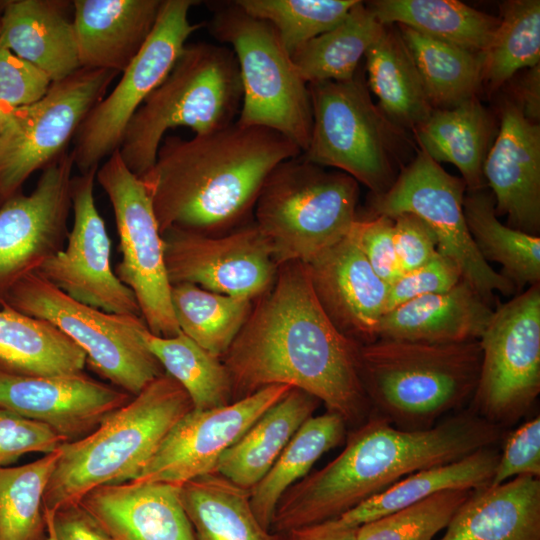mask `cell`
Segmentation results:
<instances>
[{
    "label": "cell",
    "instance_id": "ffe728a7",
    "mask_svg": "<svg viewBox=\"0 0 540 540\" xmlns=\"http://www.w3.org/2000/svg\"><path fill=\"white\" fill-rule=\"evenodd\" d=\"M132 397L84 372L23 376L0 371V409L49 426L65 442L93 432Z\"/></svg>",
    "mask_w": 540,
    "mask_h": 540
},
{
    "label": "cell",
    "instance_id": "484cf974",
    "mask_svg": "<svg viewBox=\"0 0 540 540\" xmlns=\"http://www.w3.org/2000/svg\"><path fill=\"white\" fill-rule=\"evenodd\" d=\"M70 7V1L6 0L0 43L52 82L68 77L81 68Z\"/></svg>",
    "mask_w": 540,
    "mask_h": 540
},
{
    "label": "cell",
    "instance_id": "1f68e13d",
    "mask_svg": "<svg viewBox=\"0 0 540 540\" xmlns=\"http://www.w3.org/2000/svg\"><path fill=\"white\" fill-rule=\"evenodd\" d=\"M368 85L392 125L415 129L433 107L414 60L398 31L385 28L364 56Z\"/></svg>",
    "mask_w": 540,
    "mask_h": 540
},
{
    "label": "cell",
    "instance_id": "9a60e30c",
    "mask_svg": "<svg viewBox=\"0 0 540 540\" xmlns=\"http://www.w3.org/2000/svg\"><path fill=\"white\" fill-rule=\"evenodd\" d=\"M194 0H162L155 26L145 44L122 72L107 97L86 115L70 152L81 172L99 166L119 148L124 131L145 99L166 78L190 35L202 24L191 23Z\"/></svg>",
    "mask_w": 540,
    "mask_h": 540
},
{
    "label": "cell",
    "instance_id": "d6986e66",
    "mask_svg": "<svg viewBox=\"0 0 540 540\" xmlns=\"http://www.w3.org/2000/svg\"><path fill=\"white\" fill-rule=\"evenodd\" d=\"M291 388L271 385L223 407L191 409L172 426L132 482H163L180 487L215 472L221 455Z\"/></svg>",
    "mask_w": 540,
    "mask_h": 540
},
{
    "label": "cell",
    "instance_id": "ee69618b",
    "mask_svg": "<svg viewBox=\"0 0 540 540\" xmlns=\"http://www.w3.org/2000/svg\"><path fill=\"white\" fill-rule=\"evenodd\" d=\"M473 490L438 492L358 527L356 540H432L447 528Z\"/></svg>",
    "mask_w": 540,
    "mask_h": 540
},
{
    "label": "cell",
    "instance_id": "ba28073f",
    "mask_svg": "<svg viewBox=\"0 0 540 540\" xmlns=\"http://www.w3.org/2000/svg\"><path fill=\"white\" fill-rule=\"evenodd\" d=\"M208 29L232 47L238 63L242 104L236 121L274 130L303 153L312 129L309 89L273 27L232 1L215 6Z\"/></svg>",
    "mask_w": 540,
    "mask_h": 540
},
{
    "label": "cell",
    "instance_id": "30bf717a",
    "mask_svg": "<svg viewBox=\"0 0 540 540\" xmlns=\"http://www.w3.org/2000/svg\"><path fill=\"white\" fill-rule=\"evenodd\" d=\"M312 129L302 156L346 173L372 196L390 188L395 177L387 119L372 102L359 70L345 82L308 85Z\"/></svg>",
    "mask_w": 540,
    "mask_h": 540
},
{
    "label": "cell",
    "instance_id": "db71d44e",
    "mask_svg": "<svg viewBox=\"0 0 540 540\" xmlns=\"http://www.w3.org/2000/svg\"><path fill=\"white\" fill-rule=\"evenodd\" d=\"M539 76V65L529 68L528 73L521 79L518 85L519 92L518 100L516 101L524 115L537 123L540 115Z\"/></svg>",
    "mask_w": 540,
    "mask_h": 540
},
{
    "label": "cell",
    "instance_id": "d590c367",
    "mask_svg": "<svg viewBox=\"0 0 540 540\" xmlns=\"http://www.w3.org/2000/svg\"><path fill=\"white\" fill-rule=\"evenodd\" d=\"M346 421L327 412L309 417L296 431L275 463L250 489L253 513L270 531L276 506L283 494L307 476L314 463L346 438Z\"/></svg>",
    "mask_w": 540,
    "mask_h": 540
},
{
    "label": "cell",
    "instance_id": "4fadbf2b",
    "mask_svg": "<svg viewBox=\"0 0 540 540\" xmlns=\"http://www.w3.org/2000/svg\"><path fill=\"white\" fill-rule=\"evenodd\" d=\"M96 180L111 203L119 236L121 260L115 274L133 292L148 330L172 337L180 329L171 303L164 242L146 188L119 149L98 167Z\"/></svg>",
    "mask_w": 540,
    "mask_h": 540
},
{
    "label": "cell",
    "instance_id": "8992f818",
    "mask_svg": "<svg viewBox=\"0 0 540 540\" xmlns=\"http://www.w3.org/2000/svg\"><path fill=\"white\" fill-rule=\"evenodd\" d=\"M242 85L234 52L224 45L186 44L166 78L129 121L119 146L126 166L138 177L154 164L169 129L207 134L234 123Z\"/></svg>",
    "mask_w": 540,
    "mask_h": 540
},
{
    "label": "cell",
    "instance_id": "c3c4849f",
    "mask_svg": "<svg viewBox=\"0 0 540 540\" xmlns=\"http://www.w3.org/2000/svg\"><path fill=\"white\" fill-rule=\"evenodd\" d=\"M51 83L43 71L0 43V109L10 110L36 102Z\"/></svg>",
    "mask_w": 540,
    "mask_h": 540
},
{
    "label": "cell",
    "instance_id": "52a82bcc",
    "mask_svg": "<svg viewBox=\"0 0 540 540\" xmlns=\"http://www.w3.org/2000/svg\"><path fill=\"white\" fill-rule=\"evenodd\" d=\"M358 182L302 154L278 164L265 180L253 217L279 266L308 263L350 233L357 214Z\"/></svg>",
    "mask_w": 540,
    "mask_h": 540
},
{
    "label": "cell",
    "instance_id": "f1b7e54d",
    "mask_svg": "<svg viewBox=\"0 0 540 540\" xmlns=\"http://www.w3.org/2000/svg\"><path fill=\"white\" fill-rule=\"evenodd\" d=\"M492 128L488 111L475 96L451 108L433 109L414 132L421 150L439 164L454 165L467 191H475L487 187L483 164Z\"/></svg>",
    "mask_w": 540,
    "mask_h": 540
},
{
    "label": "cell",
    "instance_id": "8fae6325",
    "mask_svg": "<svg viewBox=\"0 0 540 540\" xmlns=\"http://www.w3.org/2000/svg\"><path fill=\"white\" fill-rule=\"evenodd\" d=\"M118 72L80 68L36 102L10 110L0 129V206L66 149Z\"/></svg>",
    "mask_w": 540,
    "mask_h": 540
},
{
    "label": "cell",
    "instance_id": "ab89813d",
    "mask_svg": "<svg viewBox=\"0 0 540 540\" xmlns=\"http://www.w3.org/2000/svg\"><path fill=\"white\" fill-rule=\"evenodd\" d=\"M171 303L180 331L218 358L228 351L253 305L190 283L171 285Z\"/></svg>",
    "mask_w": 540,
    "mask_h": 540
},
{
    "label": "cell",
    "instance_id": "f907efd6",
    "mask_svg": "<svg viewBox=\"0 0 540 540\" xmlns=\"http://www.w3.org/2000/svg\"><path fill=\"white\" fill-rule=\"evenodd\" d=\"M393 218L394 245L402 274L428 262L437 252L433 230L418 216L401 213Z\"/></svg>",
    "mask_w": 540,
    "mask_h": 540
},
{
    "label": "cell",
    "instance_id": "83f0119b",
    "mask_svg": "<svg viewBox=\"0 0 540 540\" xmlns=\"http://www.w3.org/2000/svg\"><path fill=\"white\" fill-rule=\"evenodd\" d=\"M319 403L312 395L291 388L221 455L215 472L250 490L272 467L300 426L313 416Z\"/></svg>",
    "mask_w": 540,
    "mask_h": 540
},
{
    "label": "cell",
    "instance_id": "6f0895ef",
    "mask_svg": "<svg viewBox=\"0 0 540 540\" xmlns=\"http://www.w3.org/2000/svg\"><path fill=\"white\" fill-rule=\"evenodd\" d=\"M5 3H6V0L0 1V14L2 12V9H3L4 5H5Z\"/></svg>",
    "mask_w": 540,
    "mask_h": 540
},
{
    "label": "cell",
    "instance_id": "ac0fdd59",
    "mask_svg": "<svg viewBox=\"0 0 540 540\" xmlns=\"http://www.w3.org/2000/svg\"><path fill=\"white\" fill-rule=\"evenodd\" d=\"M162 238L171 285L190 283L254 301L275 281L278 265L254 221L222 235L169 230Z\"/></svg>",
    "mask_w": 540,
    "mask_h": 540
},
{
    "label": "cell",
    "instance_id": "8d00e7d4",
    "mask_svg": "<svg viewBox=\"0 0 540 540\" xmlns=\"http://www.w3.org/2000/svg\"><path fill=\"white\" fill-rule=\"evenodd\" d=\"M463 212L470 235L483 259L497 262L502 275L519 292L540 284V237L501 223L491 191H467Z\"/></svg>",
    "mask_w": 540,
    "mask_h": 540
},
{
    "label": "cell",
    "instance_id": "681fc988",
    "mask_svg": "<svg viewBox=\"0 0 540 540\" xmlns=\"http://www.w3.org/2000/svg\"><path fill=\"white\" fill-rule=\"evenodd\" d=\"M517 476L540 478V416L508 435L489 485H499Z\"/></svg>",
    "mask_w": 540,
    "mask_h": 540
},
{
    "label": "cell",
    "instance_id": "5b68a950",
    "mask_svg": "<svg viewBox=\"0 0 540 540\" xmlns=\"http://www.w3.org/2000/svg\"><path fill=\"white\" fill-rule=\"evenodd\" d=\"M481 358L479 340L433 344L377 339L359 351L371 408L403 430L428 429L472 399Z\"/></svg>",
    "mask_w": 540,
    "mask_h": 540
},
{
    "label": "cell",
    "instance_id": "7c38bea8",
    "mask_svg": "<svg viewBox=\"0 0 540 540\" xmlns=\"http://www.w3.org/2000/svg\"><path fill=\"white\" fill-rule=\"evenodd\" d=\"M466 185L420 150L385 192L372 196L371 217L412 213L435 233L437 252L453 260L467 282L490 306L494 293H516L514 285L486 262L470 235L463 212Z\"/></svg>",
    "mask_w": 540,
    "mask_h": 540
},
{
    "label": "cell",
    "instance_id": "e0dca14e",
    "mask_svg": "<svg viewBox=\"0 0 540 540\" xmlns=\"http://www.w3.org/2000/svg\"><path fill=\"white\" fill-rule=\"evenodd\" d=\"M74 161L64 151L42 169L30 194L0 206V308L13 287L63 249L71 212Z\"/></svg>",
    "mask_w": 540,
    "mask_h": 540
},
{
    "label": "cell",
    "instance_id": "836d02e7",
    "mask_svg": "<svg viewBox=\"0 0 540 540\" xmlns=\"http://www.w3.org/2000/svg\"><path fill=\"white\" fill-rule=\"evenodd\" d=\"M367 5L383 25H403L477 53L485 51L499 25V18L458 0H377Z\"/></svg>",
    "mask_w": 540,
    "mask_h": 540
},
{
    "label": "cell",
    "instance_id": "cb8c5ba5",
    "mask_svg": "<svg viewBox=\"0 0 540 540\" xmlns=\"http://www.w3.org/2000/svg\"><path fill=\"white\" fill-rule=\"evenodd\" d=\"M162 0H75L73 26L81 68L121 73L150 36Z\"/></svg>",
    "mask_w": 540,
    "mask_h": 540
},
{
    "label": "cell",
    "instance_id": "60d3db41",
    "mask_svg": "<svg viewBox=\"0 0 540 540\" xmlns=\"http://www.w3.org/2000/svg\"><path fill=\"white\" fill-rule=\"evenodd\" d=\"M59 448L20 466L0 468V540H47L43 497Z\"/></svg>",
    "mask_w": 540,
    "mask_h": 540
},
{
    "label": "cell",
    "instance_id": "f35d334b",
    "mask_svg": "<svg viewBox=\"0 0 540 540\" xmlns=\"http://www.w3.org/2000/svg\"><path fill=\"white\" fill-rule=\"evenodd\" d=\"M142 336L164 372L186 391L194 409L219 408L232 402V383L221 358L181 331L161 337L146 329Z\"/></svg>",
    "mask_w": 540,
    "mask_h": 540
},
{
    "label": "cell",
    "instance_id": "d6a6232c",
    "mask_svg": "<svg viewBox=\"0 0 540 540\" xmlns=\"http://www.w3.org/2000/svg\"><path fill=\"white\" fill-rule=\"evenodd\" d=\"M180 501L197 540H278L255 517L250 490L218 472L182 484Z\"/></svg>",
    "mask_w": 540,
    "mask_h": 540
},
{
    "label": "cell",
    "instance_id": "bcb514c9",
    "mask_svg": "<svg viewBox=\"0 0 540 540\" xmlns=\"http://www.w3.org/2000/svg\"><path fill=\"white\" fill-rule=\"evenodd\" d=\"M65 440L49 426L0 409V468L9 467L24 454L56 451Z\"/></svg>",
    "mask_w": 540,
    "mask_h": 540
},
{
    "label": "cell",
    "instance_id": "7402d4cb",
    "mask_svg": "<svg viewBox=\"0 0 540 540\" xmlns=\"http://www.w3.org/2000/svg\"><path fill=\"white\" fill-rule=\"evenodd\" d=\"M497 216L530 235L540 232V126L516 102H507L483 164Z\"/></svg>",
    "mask_w": 540,
    "mask_h": 540
},
{
    "label": "cell",
    "instance_id": "9f6ffc18",
    "mask_svg": "<svg viewBox=\"0 0 540 540\" xmlns=\"http://www.w3.org/2000/svg\"><path fill=\"white\" fill-rule=\"evenodd\" d=\"M12 110V109H10ZM9 109H0V129H1V126L5 120V117L7 115V113L10 111Z\"/></svg>",
    "mask_w": 540,
    "mask_h": 540
},
{
    "label": "cell",
    "instance_id": "4316f807",
    "mask_svg": "<svg viewBox=\"0 0 540 540\" xmlns=\"http://www.w3.org/2000/svg\"><path fill=\"white\" fill-rule=\"evenodd\" d=\"M440 540H540V478L473 490Z\"/></svg>",
    "mask_w": 540,
    "mask_h": 540
},
{
    "label": "cell",
    "instance_id": "f546056e",
    "mask_svg": "<svg viewBox=\"0 0 540 540\" xmlns=\"http://www.w3.org/2000/svg\"><path fill=\"white\" fill-rule=\"evenodd\" d=\"M499 454L494 446H490L458 460L415 472L343 513L337 520L348 527H359L438 492L485 487L494 476Z\"/></svg>",
    "mask_w": 540,
    "mask_h": 540
},
{
    "label": "cell",
    "instance_id": "f6af8a7d",
    "mask_svg": "<svg viewBox=\"0 0 540 540\" xmlns=\"http://www.w3.org/2000/svg\"><path fill=\"white\" fill-rule=\"evenodd\" d=\"M461 280L457 264L436 252L424 265L402 274L389 285L385 312L422 296L447 292Z\"/></svg>",
    "mask_w": 540,
    "mask_h": 540
},
{
    "label": "cell",
    "instance_id": "d4e9b609",
    "mask_svg": "<svg viewBox=\"0 0 540 540\" xmlns=\"http://www.w3.org/2000/svg\"><path fill=\"white\" fill-rule=\"evenodd\" d=\"M494 309L467 282L447 292L410 300L385 312L377 339L433 344L479 340Z\"/></svg>",
    "mask_w": 540,
    "mask_h": 540
},
{
    "label": "cell",
    "instance_id": "2e32d148",
    "mask_svg": "<svg viewBox=\"0 0 540 540\" xmlns=\"http://www.w3.org/2000/svg\"><path fill=\"white\" fill-rule=\"evenodd\" d=\"M98 167L72 177L73 222L66 243L36 273L81 303L110 313L141 316L133 292L111 266V240L94 198Z\"/></svg>",
    "mask_w": 540,
    "mask_h": 540
},
{
    "label": "cell",
    "instance_id": "816d5d0a",
    "mask_svg": "<svg viewBox=\"0 0 540 540\" xmlns=\"http://www.w3.org/2000/svg\"><path fill=\"white\" fill-rule=\"evenodd\" d=\"M50 515L57 540H111L79 503L61 507Z\"/></svg>",
    "mask_w": 540,
    "mask_h": 540
},
{
    "label": "cell",
    "instance_id": "4dcf8cb0",
    "mask_svg": "<svg viewBox=\"0 0 540 540\" xmlns=\"http://www.w3.org/2000/svg\"><path fill=\"white\" fill-rule=\"evenodd\" d=\"M85 353L51 322L0 308V371L23 376L82 373Z\"/></svg>",
    "mask_w": 540,
    "mask_h": 540
},
{
    "label": "cell",
    "instance_id": "6da1fadb",
    "mask_svg": "<svg viewBox=\"0 0 540 540\" xmlns=\"http://www.w3.org/2000/svg\"><path fill=\"white\" fill-rule=\"evenodd\" d=\"M360 346L333 326L305 264L295 261L278 266L273 285L256 299L221 360L234 400L267 386L289 385L346 423H363L371 406L360 375Z\"/></svg>",
    "mask_w": 540,
    "mask_h": 540
},
{
    "label": "cell",
    "instance_id": "603a6c76",
    "mask_svg": "<svg viewBox=\"0 0 540 540\" xmlns=\"http://www.w3.org/2000/svg\"><path fill=\"white\" fill-rule=\"evenodd\" d=\"M78 503L111 540H197L176 485L132 481L102 485Z\"/></svg>",
    "mask_w": 540,
    "mask_h": 540
},
{
    "label": "cell",
    "instance_id": "7bdbcfd3",
    "mask_svg": "<svg viewBox=\"0 0 540 540\" xmlns=\"http://www.w3.org/2000/svg\"><path fill=\"white\" fill-rule=\"evenodd\" d=\"M358 0H237L246 13L270 24L291 55L340 23Z\"/></svg>",
    "mask_w": 540,
    "mask_h": 540
},
{
    "label": "cell",
    "instance_id": "f5cc1de1",
    "mask_svg": "<svg viewBox=\"0 0 540 540\" xmlns=\"http://www.w3.org/2000/svg\"><path fill=\"white\" fill-rule=\"evenodd\" d=\"M357 529L342 525L334 518L292 529L286 535L287 540H356Z\"/></svg>",
    "mask_w": 540,
    "mask_h": 540
},
{
    "label": "cell",
    "instance_id": "b9f144b4",
    "mask_svg": "<svg viewBox=\"0 0 540 540\" xmlns=\"http://www.w3.org/2000/svg\"><path fill=\"white\" fill-rule=\"evenodd\" d=\"M540 62V1L501 4L499 25L483 52L482 83L498 89L523 68Z\"/></svg>",
    "mask_w": 540,
    "mask_h": 540
},
{
    "label": "cell",
    "instance_id": "3957f363",
    "mask_svg": "<svg viewBox=\"0 0 540 540\" xmlns=\"http://www.w3.org/2000/svg\"><path fill=\"white\" fill-rule=\"evenodd\" d=\"M500 437V426L471 409L423 430L372 416L348 434L335 459L283 494L270 530L287 533L337 518L408 475L494 446Z\"/></svg>",
    "mask_w": 540,
    "mask_h": 540
},
{
    "label": "cell",
    "instance_id": "7a4b0ae2",
    "mask_svg": "<svg viewBox=\"0 0 540 540\" xmlns=\"http://www.w3.org/2000/svg\"><path fill=\"white\" fill-rule=\"evenodd\" d=\"M302 154L284 135L237 121L191 139L167 136L141 177L161 235H222L250 221L260 190L281 162Z\"/></svg>",
    "mask_w": 540,
    "mask_h": 540
},
{
    "label": "cell",
    "instance_id": "9c48e42d",
    "mask_svg": "<svg viewBox=\"0 0 540 540\" xmlns=\"http://www.w3.org/2000/svg\"><path fill=\"white\" fill-rule=\"evenodd\" d=\"M3 305L51 322L85 353L98 374L131 396L165 373L143 340L148 327L142 316L81 303L36 272L19 281Z\"/></svg>",
    "mask_w": 540,
    "mask_h": 540
},
{
    "label": "cell",
    "instance_id": "11a10c76",
    "mask_svg": "<svg viewBox=\"0 0 540 540\" xmlns=\"http://www.w3.org/2000/svg\"><path fill=\"white\" fill-rule=\"evenodd\" d=\"M44 517L47 525V540H57L53 529L50 513L44 512Z\"/></svg>",
    "mask_w": 540,
    "mask_h": 540
},
{
    "label": "cell",
    "instance_id": "7dc6e473",
    "mask_svg": "<svg viewBox=\"0 0 540 540\" xmlns=\"http://www.w3.org/2000/svg\"><path fill=\"white\" fill-rule=\"evenodd\" d=\"M349 235L385 283L390 285L402 275L394 245L393 218L377 215L357 219Z\"/></svg>",
    "mask_w": 540,
    "mask_h": 540
},
{
    "label": "cell",
    "instance_id": "44dd1931",
    "mask_svg": "<svg viewBox=\"0 0 540 540\" xmlns=\"http://www.w3.org/2000/svg\"><path fill=\"white\" fill-rule=\"evenodd\" d=\"M304 264L313 293L333 326L359 345L376 341L389 285L351 236Z\"/></svg>",
    "mask_w": 540,
    "mask_h": 540
},
{
    "label": "cell",
    "instance_id": "74e56055",
    "mask_svg": "<svg viewBox=\"0 0 540 540\" xmlns=\"http://www.w3.org/2000/svg\"><path fill=\"white\" fill-rule=\"evenodd\" d=\"M433 109L454 107L476 96L482 84L483 53L425 36L398 25Z\"/></svg>",
    "mask_w": 540,
    "mask_h": 540
},
{
    "label": "cell",
    "instance_id": "5bb4252c",
    "mask_svg": "<svg viewBox=\"0 0 540 540\" xmlns=\"http://www.w3.org/2000/svg\"><path fill=\"white\" fill-rule=\"evenodd\" d=\"M482 358L471 409L500 427L540 393V284L499 305L479 339Z\"/></svg>",
    "mask_w": 540,
    "mask_h": 540
},
{
    "label": "cell",
    "instance_id": "277c9868",
    "mask_svg": "<svg viewBox=\"0 0 540 540\" xmlns=\"http://www.w3.org/2000/svg\"><path fill=\"white\" fill-rule=\"evenodd\" d=\"M191 409L186 391L164 373L93 432L61 444L45 489L44 512L77 504L96 487L134 480L172 426Z\"/></svg>",
    "mask_w": 540,
    "mask_h": 540
},
{
    "label": "cell",
    "instance_id": "e575fe53",
    "mask_svg": "<svg viewBox=\"0 0 540 540\" xmlns=\"http://www.w3.org/2000/svg\"><path fill=\"white\" fill-rule=\"evenodd\" d=\"M384 28L368 5L358 0L335 27L295 50L292 61L307 85L349 81Z\"/></svg>",
    "mask_w": 540,
    "mask_h": 540
}]
</instances>
